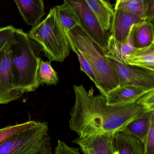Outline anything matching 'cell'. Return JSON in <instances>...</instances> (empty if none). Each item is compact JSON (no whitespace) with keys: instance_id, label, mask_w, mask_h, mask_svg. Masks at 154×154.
<instances>
[{"instance_id":"6da1fadb","label":"cell","mask_w":154,"mask_h":154,"mask_svg":"<svg viewBox=\"0 0 154 154\" xmlns=\"http://www.w3.org/2000/svg\"><path fill=\"white\" fill-rule=\"evenodd\" d=\"M73 89L75 101L70 112L69 127L81 137L114 135L146 112L137 103L108 105L105 96L95 95L92 88L87 91L82 85H74Z\"/></svg>"},{"instance_id":"7a4b0ae2","label":"cell","mask_w":154,"mask_h":154,"mask_svg":"<svg viewBox=\"0 0 154 154\" xmlns=\"http://www.w3.org/2000/svg\"><path fill=\"white\" fill-rule=\"evenodd\" d=\"M14 86L23 94L39 87L38 72L41 49L22 29H16L9 40Z\"/></svg>"},{"instance_id":"3957f363","label":"cell","mask_w":154,"mask_h":154,"mask_svg":"<svg viewBox=\"0 0 154 154\" xmlns=\"http://www.w3.org/2000/svg\"><path fill=\"white\" fill-rule=\"evenodd\" d=\"M91 65L100 86L101 95L106 97L119 86L118 75L105 54L81 26L66 33Z\"/></svg>"},{"instance_id":"277c9868","label":"cell","mask_w":154,"mask_h":154,"mask_svg":"<svg viewBox=\"0 0 154 154\" xmlns=\"http://www.w3.org/2000/svg\"><path fill=\"white\" fill-rule=\"evenodd\" d=\"M28 35L50 62L63 63L70 54V44L56 6L50 9L44 20L32 28Z\"/></svg>"},{"instance_id":"5b68a950","label":"cell","mask_w":154,"mask_h":154,"mask_svg":"<svg viewBox=\"0 0 154 154\" xmlns=\"http://www.w3.org/2000/svg\"><path fill=\"white\" fill-rule=\"evenodd\" d=\"M46 122L14 135L0 145V154H33L51 144Z\"/></svg>"},{"instance_id":"8992f818","label":"cell","mask_w":154,"mask_h":154,"mask_svg":"<svg viewBox=\"0 0 154 154\" xmlns=\"http://www.w3.org/2000/svg\"><path fill=\"white\" fill-rule=\"evenodd\" d=\"M105 55L118 75L119 86L154 89V71L128 65L111 56Z\"/></svg>"},{"instance_id":"52a82bcc","label":"cell","mask_w":154,"mask_h":154,"mask_svg":"<svg viewBox=\"0 0 154 154\" xmlns=\"http://www.w3.org/2000/svg\"><path fill=\"white\" fill-rule=\"evenodd\" d=\"M79 17L81 26L87 35L106 54L109 37L103 31L99 22L90 11L85 0H67Z\"/></svg>"},{"instance_id":"ba28073f","label":"cell","mask_w":154,"mask_h":154,"mask_svg":"<svg viewBox=\"0 0 154 154\" xmlns=\"http://www.w3.org/2000/svg\"><path fill=\"white\" fill-rule=\"evenodd\" d=\"M23 95L14 86L8 41L0 48V104H8Z\"/></svg>"},{"instance_id":"9c48e42d","label":"cell","mask_w":154,"mask_h":154,"mask_svg":"<svg viewBox=\"0 0 154 154\" xmlns=\"http://www.w3.org/2000/svg\"><path fill=\"white\" fill-rule=\"evenodd\" d=\"M114 135H99L81 137L72 142L80 146L84 154H115Z\"/></svg>"},{"instance_id":"30bf717a","label":"cell","mask_w":154,"mask_h":154,"mask_svg":"<svg viewBox=\"0 0 154 154\" xmlns=\"http://www.w3.org/2000/svg\"><path fill=\"white\" fill-rule=\"evenodd\" d=\"M143 20L120 10L114 9L110 29V35L119 43H125L132 26Z\"/></svg>"},{"instance_id":"8fae6325","label":"cell","mask_w":154,"mask_h":154,"mask_svg":"<svg viewBox=\"0 0 154 154\" xmlns=\"http://www.w3.org/2000/svg\"><path fill=\"white\" fill-rule=\"evenodd\" d=\"M151 90L135 86H118L105 97L109 105L130 104L137 103L141 96Z\"/></svg>"},{"instance_id":"7c38bea8","label":"cell","mask_w":154,"mask_h":154,"mask_svg":"<svg viewBox=\"0 0 154 154\" xmlns=\"http://www.w3.org/2000/svg\"><path fill=\"white\" fill-rule=\"evenodd\" d=\"M15 2L26 24L33 27L39 24L45 15V5L42 0H17Z\"/></svg>"},{"instance_id":"4fadbf2b","label":"cell","mask_w":154,"mask_h":154,"mask_svg":"<svg viewBox=\"0 0 154 154\" xmlns=\"http://www.w3.org/2000/svg\"><path fill=\"white\" fill-rule=\"evenodd\" d=\"M89 9L94 15L103 31H110L114 14V8L109 1L85 0Z\"/></svg>"},{"instance_id":"5bb4252c","label":"cell","mask_w":154,"mask_h":154,"mask_svg":"<svg viewBox=\"0 0 154 154\" xmlns=\"http://www.w3.org/2000/svg\"><path fill=\"white\" fill-rule=\"evenodd\" d=\"M115 154H144L143 143L132 135L122 131L113 136Z\"/></svg>"},{"instance_id":"9a60e30c","label":"cell","mask_w":154,"mask_h":154,"mask_svg":"<svg viewBox=\"0 0 154 154\" xmlns=\"http://www.w3.org/2000/svg\"><path fill=\"white\" fill-rule=\"evenodd\" d=\"M153 120L154 111L145 112L141 116L129 122L122 131L134 136L144 145Z\"/></svg>"},{"instance_id":"2e32d148","label":"cell","mask_w":154,"mask_h":154,"mask_svg":"<svg viewBox=\"0 0 154 154\" xmlns=\"http://www.w3.org/2000/svg\"><path fill=\"white\" fill-rule=\"evenodd\" d=\"M124 63L154 71V44L143 48H136L127 56Z\"/></svg>"},{"instance_id":"e0dca14e","label":"cell","mask_w":154,"mask_h":154,"mask_svg":"<svg viewBox=\"0 0 154 154\" xmlns=\"http://www.w3.org/2000/svg\"><path fill=\"white\" fill-rule=\"evenodd\" d=\"M136 25L132 26L128 39L125 43L122 44L119 43L112 36L109 35L108 51L105 55L111 56L124 63L126 57L132 53L136 48L134 45V33Z\"/></svg>"},{"instance_id":"ac0fdd59","label":"cell","mask_w":154,"mask_h":154,"mask_svg":"<svg viewBox=\"0 0 154 154\" xmlns=\"http://www.w3.org/2000/svg\"><path fill=\"white\" fill-rule=\"evenodd\" d=\"M153 22L144 20L137 24L134 33L135 48H143L154 44Z\"/></svg>"},{"instance_id":"d6986e66","label":"cell","mask_w":154,"mask_h":154,"mask_svg":"<svg viewBox=\"0 0 154 154\" xmlns=\"http://www.w3.org/2000/svg\"><path fill=\"white\" fill-rule=\"evenodd\" d=\"M56 8L61 25L65 33L77 26H81L79 17L67 0H64L63 4L56 6Z\"/></svg>"},{"instance_id":"ffe728a7","label":"cell","mask_w":154,"mask_h":154,"mask_svg":"<svg viewBox=\"0 0 154 154\" xmlns=\"http://www.w3.org/2000/svg\"><path fill=\"white\" fill-rule=\"evenodd\" d=\"M146 2L147 0H118L114 9L120 10L145 20Z\"/></svg>"},{"instance_id":"44dd1931","label":"cell","mask_w":154,"mask_h":154,"mask_svg":"<svg viewBox=\"0 0 154 154\" xmlns=\"http://www.w3.org/2000/svg\"><path fill=\"white\" fill-rule=\"evenodd\" d=\"M39 85H57L59 82L57 73L51 65L50 61L41 60L38 72Z\"/></svg>"},{"instance_id":"7402d4cb","label":"cell","mask_w":154,"mask_h":154,"mask_svg":"<svg viewBox=\"0 0 154 154\" xmlns=\"http://www.w3.org/2000/svg\"><path fill=\"white\" fill-rule=\"evenodd\" d=\"M39 122L35 121H29L25 123L7 126L0 129V145L14 135L19 134L35 127Z\"/></svg>"},{"instance_id":"603a6c76","label":"cell","mask_w":154,"mask_h":154,"mask_svg":"<svg viewBox=\"0 0 154 154\" xmlns=\"http://www.w3.org/2000/svg\"><path fill=\"white\" fill-rule=\"evenodd\" d=\"M67 36V39H68L69 44H70V48L74 53L76 54L77 57H78V60L80 63L81 71H82L85 73L87 75V76L93 82L95 86L98 88V90H100V86H99V83L97 82L95 75H94V72L90 64L85 58L84 57L81 53V52L79 51V49L77 48L76 46L73 43L70 38L68 36Z\"/></svg>"},{"instance_id":"cb8c5ba5","label":"cell","mask_w":154,"mask_h":154,"mask_svg":"<svg viewBox=\"0 0 154 154\" xmlns=\"http://www.w3.org/2000/svg\"><path fill=\"white\" fill-rule=\"evenodd\" d=\"M137 103L142 106L146 111H154V90L145 94Z\"/></svg>"},{"instance_id":"d4e9b609","label":"cell","mask_w":154,"mask_h":154,"mask_svg":"<svg viewBox=\"0 0 154 154\" xmlns=\"http://www.w3.org/2000/svg\"><path fill=\"white\" fill-rule=\"evenodd\" d=\"M144 147V154H154V120L151 123Z\"/></svg>"},{"instance_id":"484cf974","label":"cell","mask_w":154,"mask_h":154,"mask_svg":"<svg viewBox=\"0 0 154 154\" xmlns=\"http://www.w3.org/2000/svg\"><path fill=\"white\" fill-rule=\"evenodd\" d=\"M15 29L12 25L0 28V48L9 40Z\"/></svg>"},{"instance_id":"4316f807","label":"cell","mask_w":154,"mask_h":154,"mask_svg":"<svg viewBox=\"0 0 154 154\" xmlns=\"http://www.w3.org/2000/svg\"><path fill=\"white\" fill-rule=\"evenodd\" d=\"M79 150V149L69 146L63 141L58 140L54 153L55 154H82Z\"/></svg>"},{"instance_id":"83f0119b","label":"cell","mask_w":154,"mask_h":154,"mask_svg":"<svg viewBox=\"0 0 154 154\" xmlns=\"http://www.w3.org/2000/svg\"><path fill=\"white\" fill-rule=\"evenodd\" d=\"M145 20L153 22L154 20V0H147Z\"/></svg>"},{"instance_id":"f1b7e54d","label":"cell","mask_w":154,"mask_h":154,"mask_svg":"<svg viewBox=\"0 0 154 154\" xmlns=\"http://www.w3.org/2000/svg\"><path fill=\"white\" fill-rule=\"evenodd\" d=\"M33 154H53L51 144L43 147L41 149L38 150Z\"/></svg>"}]
</instances>
